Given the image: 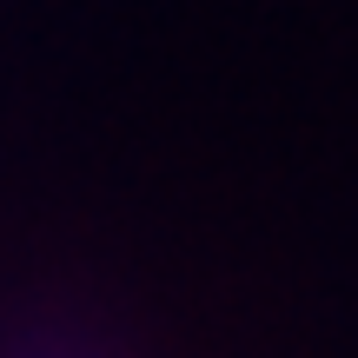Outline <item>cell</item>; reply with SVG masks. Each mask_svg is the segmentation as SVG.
I'll return each mask as SVG.
<instances>
[{
    "instance_id": "6da1fadb",
    "label": "cell",
    "mask_w": 358,
    "mask_h": 358,
    "mask_svg": "<svg viewBox=\"0 0 358 358\" xmlns=\"http://www.w3.org/2000/svg\"><path fill=\"white\" fill-rule=\"evenodd\" d=\"M13 358H93L80 338H60V332H34V338H20V352Z\"/></svg>"
}]
</instances>
